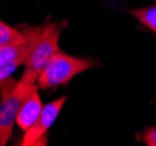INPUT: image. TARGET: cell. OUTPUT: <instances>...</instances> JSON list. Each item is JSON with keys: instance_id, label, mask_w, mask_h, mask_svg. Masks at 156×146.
Instances as JSON below:
<instances>
[{"instance_id": "obj_1", "label": "cell", "mask_w": 156, "mask_h": 146, "mask_svg": "<svg viewBox=\"0 0 156 146\" xmlns=\"http://www.w3.org/2000/svg\"><path fill=\"white\" fill-rule=\"evenodd\" d=\"M63 27L59 22H46L44 31L32 48L31 54L25 63V70L19 82L25 84H37L42 70L56 53L61 52L59 47L60 35Z\"/></svg>"}, {"instance_id": "obj_2", "label": "cell", "mask_w": 156, "mask_h": 146, "mask_svg": "<svg viewBox=\"0 0 156 146\" xmlns=\"http://www.w3.org/2000/svg\"><path fill=\"white\" fill-rule=\"evenodd\" d=\"M95 67V62L88 57H76L59 52L53 56L47 67L42 70L37 85L46 90L54 87L67 84L72 78Z\"/></svg>"}, {"instance_id": "obj_3", "label": "cell", "mask_w": 156, "mask_h": 146, "mask_svg": "<svg viewBox=\"0 0 156 146\" xmlns=\"http://www.w3.org/2000/svg\"><path fill=\"white\" fill-rule=\"evenodd\" d=\"M6 85V81L0 83V146L8 143L23 100L38 88L37 84H25L19 81H13L9 88Z\"/></svg>"}, {"instance_id": "obj_4", "label": "cell", "mask_w": 156, "mask_h": 146, "mask_svg": "<svg viewBox=\"0 0 156 146\" xmlns=\"http://www.w3.org/2000/svg\"><path fill=\"white\" fill-rule=\"evenodd\" d=\"M66 100H67V96H62V97L44 105L37 122L33 124L28 130L25 131V134H23L20 145H46L45 144L46 143V133L56 121Z\"/></svg>"}, {"instance_id": "obj_5", "label": "cell", "mask_w": 156, "mask_h": 146, "mask_svg": "<svg viewBox=\"0 0 156 146\" xmlns=\"http://www.w3.org/2000/svg\"><path fill=\"white\" fill-rule=\"evenodd\" d=\"M45 25L46 22L35 27L23 25L25 29H23V27L20 26L19 28L25 33L26 40L20 43L0 46V67L7 64H16V66L25 64L31 54L32 48L34 47L35 42L38 41V39L44 31Z\"/></svg>"}, {"instance_id": "obj_6", "label": "cell", "mask_w": 156, "mask_h": 146, "mask_svg": "<svg viewBox=\"0 0 156 146\" xmlns=\"http://www.w3.org/2000/svg\"><path fill=\"white\" fill-rule=\"evenodd\" d=\"M42 108H44V104L40 98L39 88H37L23 100L16 117V125L23 131L28 130L37 122Z\"/></svg>"}, {"instance_id": "obj_7", "label": "cell", "mask_w": 156, "mask_h": 146, "mask_svg": "<svg viewBox=\"0 0 156 146\" xmlns=\"http://www.w3.org/2000/svg\"><path fill=\"white\" fill-rule=\"evenodd\" d=\"M26 40V35L19 27L13 28L0 19V46L20 43Z\"/></svg>"}, {"instance_id": "obj_8", "label": "cell", "mask_w": 156, "mask_h": 146, "mask_svg": "<svg viewBox=\"0 0 156 146\" xmlns=\"http://www.w3.org/2000/svg\"><path fill=\"white\" fill-rule=\"evenodd\" d=\"M130 14L137 21H140L143 26H146L150 31L156 33V5L155 6H150V7L132 9Z\"/></svg>"}, {"instance_id": "obj_9", "label": "cell", "mask_w": 156, "mask_h": 146, "mask_svg": "<svg viewBox=\"0 0 156 146\" xmlns=\"http://www.w3.org/2000/svg\"><path fill=\"white\" fill-rule=\"evenodd\" d=\"M140 140L147 146H156V126L148 127L141 132Z\"/></svg>"}, {"instance_id": "obj_10", "label": "cell", "mask_w": 156, "mask_h": 146, "mask_svg": "<svg viewBox=\"0 0 156 146\" xmlns=\"http://www.w3.org/2000/svg\"><path fill=\"white\" fill-rule=\"evenodd\" d=\"M19 66L16 64H7V66H1L0 67V83L4 82L5 80H7L8 77L16 71V69Z\"/></svg>"}]
</instances>
